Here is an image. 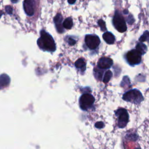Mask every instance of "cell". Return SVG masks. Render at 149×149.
<instances>
[{
  "instance_id": "6da1fadb",
  "label": "cell",
  "mask_w": 149,
  "mask_h": 149,
  "mask_svg": "<svg viewBox=\"0 0 149 149\" xmlns=\"http://www.w3.org/2000/svg\"><path fill=\"white\" fill-rule=\"evenodd\" d=\"M37 43L39 48L48 52H54L56 50V44L52 37L44 30L40 31V37L37 40Z\"/></svg>"
},
{
  "instance_id": "7a4b0ae2",
  "label": "cell",
  "mask_w": 149,
  "mask_h": 149,
  "mask_svg": "<svg viewBox=\"0 0 149 149\" xmlns=\"http://www.w3.org/2000/svg\"><path fill=\"white\" fill-rule=\"evenodd\" d=\"M122 99L126 102L139 105L144 100V97L139 90L133 88L124 93Z\"/></svg>"
},
{
  "instance_id": "3957f363",
  "label": "cell",
  "mask_w": 149,
  "mask_h": 149,
  "mask_svg": "<svg viewBox=\"0 0 149 149\" xmlns=\"http://www.w3.org/2000/svg\"><path fill=\"white\" fill-rule=\"evenodd\" d=\"M112 24L114 27L120 33H123L127 30V26L124 17L118 10L115 11L112 19Z\"/></svg>"
},
{
  "instance_id": "277c9868",
  "label": "cell",
  "mask_w": 149,
  "mask_h": 149,
  "mask_svg": "<svg viewBox=\"0 0 149 149\" xmlns=\"http://www.w3.org/2000/svg\"><path fill=\"white\" fill-rule=\"evenodd\" d=\"M95 98L90 93L82 94L79 98V106L83 111H88L93 106Z\"/></svg>"
},
{
  "instance_id": "5b68a950",
  "label": "cell",
  "mask_w": 149,
  "mask_h": 149,
  "mask_svg": "<svg viewBox=\"0 0 149 149\" xmlns=\"http://www.w3.org/2000/svg\"><path fill=\"white\" fill-rule=\"evenodd\" d=\"M115 115L118 119V126L121 129L126 127L129 120V115L127 111L123 108H119L115 111Z\"/></svg>"
},
{
  "instance_id": "8992f818",
  "label": "cell",
  "mask_w": 149,
  "mask_h": 149,
  "mask_svg": "<svg viewBox=\"0 0 149 149\" xmlns=\"http://www.w3.org/2000/svg\"><path fill=\"white\" fill-rule=\"evenodd\" d=\"M141 56L140 52L136 49H133L126 53L125 59L130 66H134L139 65L141 62Z\"/></svg>"
},
{
  "instance_id": "52a82bcc",
  "label": "cell",
  "mask_w": 149,
  "mask_h": 149,
  "mask_svg": "<svg viewBox=\"0 0 149 149\" xmlns=\"http://www.w3.org/2000/svg\"><path fill=\"white\" fill-rule=\"evenodd\" d=\"M84 42L88 49L94 50L99 47L101 41L98 36L95 34H87L85 36Z\"/></svg>"
},
{
  "instance_id": "ba28073f",
  "label": "cell",
  "mask_w": 149,
  "mask_h": 149,
  "mask_svg": "<svg viewBox=\"0 0 149 149\" xmlns=\"http://www.w3.org/2000/svg\"><path fill=\"white\" fill-rule=\"evenodd\" d=\"M24 12L29 16H31L35 12L36 2L34 0H24L23 2Z\"/></svg>"
},
{
  "instance_id": "9c48e42d",
  "label": "cell",
  "mask_w": 149,
  "mask_h": 149,
  "mask_svg": "<svg viewBox=\"0 0 149 149\" xmlns=\"http://www.w3.org/2000/svg\"><path fill=\"white\" fill-rule=\"evenodd\" d=\"M113 65V61L108 57H101L97 62V66L100 70H105L110 68Z\"/></svg>"
},
{
  "instance_id": "30bf717a",
  "label": "cell",
  "mask_w": 149,
  "mask_h": 149,
  "mask_svg": "<svg viewBox=\"0 0 149 149\" xmlns=\"http://www.w3.org/2000/svg\"><path fill=\"white\" fill-rule=\"evenodd\" d=\"M63 17L61 13H58L54 18V22L57 31L59 33H63L65 31V29L63 26Z\"/></svg>"
},
{
  "instance_id": "8fae6325",
  "label": "cell",
  "mask_w": 149,
  "mask_h": 149,
  "mask_svg": "<svg viewBox=\"0 0 149 149\" xmlns=\"http://www.w3.org/2000/svg\"><path fill=\"white\" fill-rule=\"evenodd\" d=\"M102 38L108 44H113L115 41V36L109 31H105L102 34Z\"/></svg>"
},
{
  "instance_id": "7c38bea8",
  "label": "cell",
  "mask_w": 149,
  "mask_h": 149,
  "mask_svg": "<svg viewBox=\"0 0 149 149\" xmlns=\"http://www.w3.org/2000/svg\"><path fill=\"white\" fill-rule=\"evenodd\" d=\"M74 65L77 69H79L80 72H84L86 68V63L83 58L78 59L74 63Z\"/></svg>"
},
{
  "instance_id": "4fadbf2b",
  "label": "cell",
  "mask_w": 149,
  "mask_h": 149,
  "mask_svg": "<svg viewBox=\"0 0 149 149\" xmlns=\"http://www.w3.org/2000/svg\"><path fill=\"white\" fill-rule=\"evenodd\" d=\"M136 49L141 53V54L142 55H144L147 51V47L146 46V45H145L144 44H143L141 42H138L136 45Z\"/></svg>"
},
{
  "instance_id": "5bb4252c",
  "label": "cell",
  "mask_w": 149,
  "mask_h": 149,
  "mask_svg": "<svg viewBox=\"0 0 149 149\" xmlns=\"http://www.w3.org/2000/svg\"><path fill=\"white\" fill-rule=\"evenodd\" d=\"M73 25V20L70 17H67L63 22V26L64 28L66 29H70L72 27Z\"/></svg>"
},
{
  "instance_id": "9a60e30c",
  "label": "cell",
  "mask_w": 149,
  "mask_h": 149,
  "mask_svg": "<svg viewBox=\"0 0 149 149\" xmlns=\"http://www.w3.org/2000/svg\"><path fill=\"white\" fill-rule=\"evenodd\" d=\"M112 76V73L110 70H108L106 72H105L104 75H103V78H102V81L105 83H108L110 79H111Z\"/></svg>"
},
{
  "instance_id": "2e32d148",
  "label": "cell",
  "mask_w": 149,
  "mask_h": 149,
  "mask_svg": "<svg viewBox=\"0 0 149 149\" xmlns=\"http://www.w3.org/2000/svg\"><path fill=\"white\" fill-rule=\"evenodd\" d=\"M139 40L141 42L144 41H149V31L147 30L145 31L143 33V34L140 36Z\"/></svg>"
},
{
  "instance_id": "e0dca14e",
  "label": "cell",
  "mask_w": 149,
  "mask_h": 149,
  "mask_svg": "<svg viewBox=\"0 0 149 149\" xmlns=\"http://www.w3.org/2000/svg\"><path fill=\"white\" fill-rule=\"evenodd\" d=\"M98 24L99 25V26L101 28V30L103 31H106L107 30V28H106V26H105V22L102 20V19H100L98 21Z\"/></svg>"
},
{
  "instance_id": "ac0fdd59",
  "label": "cell",
  "mask_w": 149,
  "mask_h": 149,
  "mask_svg": "<svg viewBox=\"0 0 149 149\" xmlns=\"http://www.w3.org/2000/svg\"><path fill=\"white\" fill-rule=\"evenodd\" d=\"M67 37L68 38L66 39V41L70 45H73L76 44V40L74 38H72V37H69V36H67Z\"/></svg>"
},
{
  "instance_id": "d6986e66",
  "label": "cell",
  "mask_w": 149,
  "mask_h": 149,
  "mask_svg": "<svg viewBox=\"0 0 149 149\" xmlns=\"http://www.w3.org/2000/svg\"><path fill=\"white\" fill-rule=\"evenodd\" d=\"M5 10L7 12L8 14L9 15H12L13 10H12V8H11L10 6H5Z\"/></svg>"
},
{
  "instance_id": "ffe728a7",
  "label": "cell",
  "mask_w": 149,
  "mask_h": 149,
  "mask_svg": "<svg viewBox=\"0 0 149 149\" xmlns=\"http://www.w3.org/2000/svg\"><path fill=\"white\" fill-rule=\"evenodd\" d=\"M95 126L97 128H99V129H101V128H102L104 127V124L103 122H97L95 124Z\"/></svg>"
},
{
  "instance_id": "44dd1931",
  "label": "cell",
  "mask_w": 149,
  "mask_h": 149,
  "mask_svg": "<svg viewBox=\"0 0 149 149\" xmlns=\"http://www.w3.org/2000/svg\"><path fill=\"white\" fill-rule=\"evenodd\" d=\"M76 1V0H68V3H69V4L72 5V4H73V3H75Z\"/></svg>"
},
{
  "instance_id": "7402d4cb",
  "label": "cell",
  "mask_w": 149,
  "mask_h": 149,
  "mask_svg": "<svg viewBox=\"0 0 149 149\" xmlns=\"http://www.w3.org/2000/svg\"><path fill=\"white\" fill-rule=\"evenodd\" d=\"M10 1H11V2H12V3H16L18 2V1H19V0H10Z\"/></svg>"
}]
</instances>
